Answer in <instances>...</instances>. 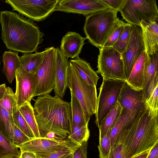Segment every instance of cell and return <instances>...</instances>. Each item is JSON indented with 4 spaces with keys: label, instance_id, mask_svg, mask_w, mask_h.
I'll return each instance as SVG.
<instances>
[{
    "label": "cell",
    "instance_id": "obj_33",
    "mask_svg": "<svg viewBox=\"0 0 158 158\" xmlns=\"http://www.w3.org/2000/svg\"><path fill=\"white\" fill-rule=\"evenodd\" d=\"M81 145L76 143L56 151L47 153H35L36 158H63L73 153Z\"/></svg>",
    "mask_w": 158,
    "mask_h": 158
},
{
    "label": "cell",
    "instance_id": "obj_28",
    "mask_svg": "<svg viewBox=\"0 0 158 158\" xmlns=\"http://www.w3.org/2000/svg\"><path fill=\"white\" fill-rule=\"evenodd\" d=\"M157 73H158V52L151 55L147 54L144 66L143 86Z\"/></svg>",
    "mask_w": 158,
    "mask_h": 158
},
{
    "label": "cell",
    "instance_id": "obj_21",
    "mask_svg": "<svg viewBox=\"0 0 158 158\" xmlns=\"http://www.w3.org/2000/svg\"><path fill=\"white\" fill-rule=\"evenodd\" d=\"M147 54L145 50L139 58L126 82L133 89H142L144 83V70Z\"/></svg>",
    "mask_w": 158,
    "mask_h": 158
},
{
    "label": "cell",
    "instance_id": "obj_18",
    "mask_svg": "<svg viewBox=\"0 0 158 158\" xmlns=\"http://www.w3.org/2000/svg\"><path fill=\"white\" fill-rule=\"evenodd\" d=\"M86 39V37H82L79 33L68 31L62 39L60 50L67 59L79 58Z\"/></svg>",
    "mask_w": 158,
    "mask_h": 158
},
{
    "label": "cell",
    "instance_id": "obj_26",
    "mask_svg": "<svg viewBox=\"0 0 158 158\" xmlns=\"http://www.w3.org/2000/svg\"><path fill=\"white\" fill-rule=\"evenodd\" d=\"M19 110L32 131L35 138L41 137L35 116L34 108L31 102L21 106Z\"/></svg>",
    "mask_w": 158,
    "mask_h": 158
},
{
    "label": "cell",
    "instance_id": "obj_32",
    "mask_svg": "<svg viewBox=\"0 0 158 158\" xmlns=\"http://www.w3.org/2000/svg\"><path fill=\"white\" fill-rule=\"evenodd\" d=\"M132 29V25L127 23L122 34L112 47L121 54L128 45Z\"/></svg>",
    "mask_w": 158,
    "mask_h": 158
},
{
    "label": "cell",
    "instance_id": "obj_24",
    "mask_svg": "<svg viewBox=\"0 0 158 158\" xmlns=\"http://www.w3.org/2000/svg\"><path fill=\"white\" fill-rule=\"evenodd\" d=\"M122 110L119 103L117 101L113 106L103 119L100 128L99 140L106 134L107 131L111 130L119 117Z\"/></svg>",
    "mask_w": 158,
    "mask_h": 158
},
{
    "label": "cell",
    "instance_id": "obj_34",
    "mask_svg": "<svg viewBox=\"0 0 158 158\" xmlns=\"http://www.w3.org/2000/svg\"><path fill=\"white\" fill-rule=\"evenodd\" d=\"M14 124L31 139L35 138L31 128L19 109L12 114Z\"/></svg>",
    "mask_w": 158,
    "mask_h": 158
},
{
    "label": "cell",
    "instance_id": "obj_48",
    "mask_svg": "<svg viewBox=\"0 0 158 158\" xmlns=\"http://www.w3.org/2000/svg\"></svg>",
    "mask_w": 158,
    "mask_h": 158
},
{
    "label": "cell",
    "instance_id": "obj_31",
    "mask_svg": "<svg viewBox=\"0 0 158 158\" xmlns=\"http://www.w3.org/2000/svg\"><path fill=\"white\" fill-rule=\"evenodd\" d=\"M18 148L9 141L0 132V158L10 155L14 158H19L21 152Z\"/></svg>",
    "mask_w": 158,
    "mask_h": 158
},
{
    "label": "cell",
    "instance_id": "obj_47",
    "mask_svg": "<svg viewBox=\"0 0 158 158\" xmlns=\"http://www.w3.org/2000/svg\"><path fill=\"white\" fill-rule=\"evenodd\" d=\"M0 158H14L13 156L11 155H8L6 156H5L2 157Z\"/></svg>",
    "mask_w": 158,
    "mask_h": 158
},
{
    "label": "cell",
    "instance_id": "obj_20",
    "mask_svg": "<svg viewBox=\"0 0 158 158\" xmlns=\"http://www.w3.org/2000/svg\"><path fill=\"white\" fill-rule=\"evenodd\" d=\"M69 62L85 81L96 86L99 77L89 63L80 57L70 60Z\"/></svg>",
    "mask_w": 158,
    "mask_h": 158
},
{
    "label": "cell",
    "instance_id": "obj_16",
    "mask_svg": "<svg viewBox=\"0 0 158 158\" xmlns=\"http://www.w3.org/2000/svg\"><path fill=\"white\" fill-rule=\"evenodd\" d=\"M56 71L54 91L55 95L62 98L68 87L67 74L69 63L58 47L55 48Z\"/></svg>",
    "mask_w": 158,
    "mask_h": 158
},
{
    "label": "cell",
    "instance_id": "obj_39",
    "mask_svg": "<svg viewBox=\"0 0 158 158\" xmlns=\"http://www.w3.org/2000/svg\"><path fill=\"white\" fill-rule=\"evenodd\" d=\"M158 85L155 88L149 98L146 101V106L152 111L158 110Z\"/></svg>",
    "mask_w": 158,
    "mask_h": 158
},
{
    "label": "cell",
    "instance_id": "obj_15",
    "mask_svg": "<svg viewBox=\"0 0 158 158\" xmlns=\"http://www.w3.org/2000/svg\"><path fill=\"white\" fill-rule=\"evenodd\" d=\"M146 106L145 104L142 107L136 109L131 110L122 109L119 117L110 131L111 149L118 144L121 136L131 128L144 110Z\"/></svg>",
    "mask_w": 158,
    "mask_h": 158
},
{
    "label": "cell",
    "instance_id": "obj_45",
    "mask_svg": "<svg viewBox=\"0 0 158 158\" xmlns=\"http://www.w3.org/2000/svg\"><path fill=\"white\" fill-rule=\"evenodd\" d=\"M6 87L5 84L0 85V101L4 96L6 91Z\"/></svg>",
    "mask_w": 158,
    "mask_h": 158
},
{
    "label": "cell",
    "instance_id": "obj_25",
    "mask_svg": "<svg viewBox=\"0 0 158 158\" xmlns=\"http://www.w3.org/2000/svg\"><path fill=\"white\" fill-rule=\"evenodd\" d=\"M12 123L14 124L12 115L0 104V132L12 144L13 135Z\"/></svg>",
    "mask_w": 158,
    "mask_h": 158
},
{
    "label": "cell",
    "instance_id": "obj_12",
    "mask_svg": "<svg viewBox=\"0 0 158 158\" xmlns=\"http://www.w3.org/2000/svg\"><path fill=\"white\" fill-rule=\"evenodd\" d=\"M76 143L69 138L60 139L39 137L31 139L17 146V147L19 148L21 152L28 151L34 153H47Z\"/></svg>",
    "mask_w": 158,
    "mask_h": 158
},
{
    "label": "cell",
    "instance_id": "obj_43",
    "mask_svg": "<svg viewBox=\"0 0 158 158\" xmlns=\"http://www.w3.org/2000/svg\"><path fill=\"white\" fill-rule=\"evenodd\" d=\"M147 158H158V143L150 149Z\"/></svg>",
    "mask_w": 158,
    "mask_h": 158
},
{
    "label": "cell",
    "instance_id": "obj_4",
    "mask_svg": "<svg viewBox=\"0 0 158 158\" xmlns=\"http://www.w3.org/2000/svg\"><path fill=\"white\" fill-rule=\"evenodd\" d=\"M117 13L108 8L86 16L83 29L91 44L103 47L121 21Z\"/></svg>",
    "mask_w": 158,
    "mask_h": 158
},
{
    "label": "cell",
    "instance_id": "obj_11",
    "mask_svg": "<svg viewBox=\"0 0 158 158\" xmlns=\"http://www.w3.org/2000/svg\"><path fill=\"white\" fill-rule=\"evenodd\" d=\"M132 26L128 44L122 54L127 80L137 60L145 50L141 27L135 25Z\"/></svg>",
    "mask_w": 158,
    "mask_h": 158
},
{
    "label": "cell",
    "instance_id": "obj_44",
    "mask_svg": "<svg viewBox=\"0 0 158 158\" xmlns=\"http://www.w3.org/2000/svg\"><path fill=\"white\" fill-rule=\"evenodd\" d=\"M19 158H36L35 154L34 152L24 151L21 152Z\"/></svg>",
    "mask_w": 158,
    "mask_h": 158
},
{
    "label": "cell",
    "instance_id": "obj_6",
    "mask_svg": "<svg viewBox=\"0 0 158 158\" xmlns=\"http://www.w3.org/2000/svg\"><path fill=\"white\" fill-rule=\"evenodd\" d=\"M119 12L130 24L140 26L142 21H157L158 10L155 0H125Z\"/></svg>",
    "mask_w": 158,
    "mask_h": 158
},
{
    "label": "cell",
    "instance_id": "obj_8",
    "mask_svg": "<svg viewBox=\"0 0 158 158\" xmlns=\"http://www.w3.org/2000/svg\"><path fill=\"white\" fill-rule=\"evenodd\" d=\"M59 0H6L13 11L33 21H43L55 11Z\"/></svg>",
    "mask_w": 158,
    "mask_h": 158
},
{
    "label": "cell",
    "instance_id": "obj_9",
    "mask_svg": "<svg viewBox=\"0 0 158 158\" xmlns=\"http://www.w3.org/2000/svg\"><path fill=\"white\" fill-rule=\"evenodd\" d=\"M44 51V58L36 73V84L33 98L49 94L55 87V48H48Z\"/></svg>",
    "mask_w": 158,
    "mask_h": 158
},
{
    "label": "cell",
    "instance_id": "obj_27",
    "mask_svg": "<svg viewBox=\"0 0 158 158\" xmlns=\"http://www.w3.org/2000/svg\"><path fill=\"white\" fill-rule=\"evenodd\" d=\"M70 93L72 125H88L89 121L86 118L81 104L74 95L72 93Z\"/></svg>",
    "mask_w": 158,
    "mask_h": 158
},
{
    "label": "cell",
    "instance_id": "obj_10",
    "mask_svg": "<svg viewBox=\"0 0 158 158\" xmlns=\"http://www.w3.org/2000/svg\"><path fill=\"white\" fill-rule=\"evenodd\" d=\"M126 81L103 79L98 97L95 122L99 129L102 121L117 101L121 90Z\"/></svg>",
    "mask_w": 158,
    "mask_h": 158
},
{
    "label": "cell",
    "instance_id": "obj_7",
    "mask_svg": "<svg viewBox=\"0 0 158 158\" xmlns=\"http://www.w3.org/2000/svg\"><path fill=\"white\" fill-rule=\"evenodd\" d=\"M97 67L103 79L127 80L122 54L112 47L99 48Z\"/></svg>",
    "mask_w": 158,
    "mask_h": 158
},
{
    "label": "cell",
    "instance_id": "obj_5",
    "mask_svg": "<svg viewBox=\"0 0 158 158\" xmlns=\"http://www.w3.org/2000/svg\"><path fill=\"white\" fill-rule=\"evenodd\" d=\"M67 85L70 92L80 102L87 120L89 121L90 117L96 111V86L85 81L70 63L67 74Z\"/></svg>",
    "mask_w": 158,
    "mask_h": 158
},
{
    "label": "cell",
    "instance_id": "obj_38",
    "mask_svg": "<svg viewBox=\"0 0 158 158\" xmlns=\"http://www.w3.org/2000/svg\"><path fill=\"white\" fill-rule=\"evenodd\" d=\"M158 74H155L143 87L142 91L146 99L148 98L158 85Z\"/></svg>",
    "mask_w": 158,
    "mask_h": 158
},
{
    "label": "cell",
    "instance_id": "obj_2",
    "mask_svg": "<svg viewBox=\"0 0 158 158\" xmlns=\"http://www.w3.org/2000/svg\"><path fill=\"white\" fill-rule=\"evenodd\" d=\"M33 108L41 137L50 133L58 139L68 137L72 125L70 102L47 94L37 97Z\"/></svg>",
    "mask_w": 158,
    "mask_h": 158
},
{
    "label": "cell",
    "instance_id": "obj_41",
    "mask_svg": "<svg viewBox=\"0 0 158 158\" xmlns=\"http://www.w3.org/2000/svg\"><path fill=\"white\" fill-rule=\"evenodd\" d=\"M110 9L119 11L125 0H101Z\"/></svg>",
    "mask_w": 158,
    "mask_h": 158
},
{
    "label": "cell",
    "instance_id": "obj_14",
    "mask_svg": "<svg viewBox=\"0 0 158 158\" xmlns=\"http://www.w3.org/2000/svg\"><path fill=\"white\" fill-rule=\"evenodd\" d=\"M16 89L15 95L18 107L31 102L33 98L36 81V74L21 71L15 72Z\"/></svg>",
    "mask_w": 158,
    "mask_h": 158
},
{
    "label": "cell",
    "instance_id": "obj_35",
    "mask_svg": "<svg viewBox=\"0 0 158 158\" xmlns=\"http://www.w3.org/2000/svg\"><path fill=\"white\" fill-rule=\"evenodd\" d=\"M111 130H109L102 138L99 140L98 148L99 158H108L111 149L110 138Z\"/></svg>",
    "mask_w": 158,
    "mask_h": 158
},
{
    "label": "cell",
    "instance_id": "obj_23",
    "mask_svg": "<svg viewBox=\"0 0 158 158\" xmlns=\"http://www.w3.org/2000/svg\"><path fill=\"white\" fill-rule=\"evenodd\" d=\"M3 72L8 81L11 83L15 78V72L20 64V57L18 52L5 51L2 55Z\"/></svg>",
    "mask_w": 158,
    "mask_h": 158
},
{
    "label": "cell",
    "instance_id": "obj_22",
    "mask_svg": "<svg viewBox=\"0 0 158 158\" xmlns=\"http://www.w3.org/2000/svg\"><path fill=\"white\" fill-rule=\"evenodd\" d=\"M45 51L24 54L20 57V64L17 69L36 74L43 60Z\"/></svg>",
    "mask_w": 158,
    "mask_h": 158
},
{
    "label": "cell",
    "instance_id": "obj_3",
    "mask_svg": "<svg viewBox=\"0 0 158 158\" xmlns=\"http://www.w3.org/2000/svg\"><path fill=\"white\" fill-rule=\"evenodd\" d=\"M158 143V110L147 106L143 114L120 139L125 158H131L150 149Z\"/></svg>",
    "mask_w": 158,
    "mask_h": 158
},
{
    "label": "cell",
    "instance_id": "obj_30",
    "mask_svg": "<svg viewBox=\"0 0 158 158\" xmlns=\"http://www.w3.org/2000/svg\"><path fill=\"white\" fill-rule=\"evenodd\" d=\"M0 104L12 115L18 109L15 94L11 88L6 87L4 96L0 101Z\"/></svg>",
    "mask_w": 158,
    "mask_h": 158
},
{
    "label": "cell",
    "instance_id": "obj_36",
    "mask_svg": "<svg viewBox=\"0 0 158 158\" xmlns=\"http://www.w3.org/2000/svg\"><path fill=\"white\" fill-rule=\"evenodd\" d=\"M126 24L121 21L103 47H112L122 34Z\"/></svg>",
    "mask_w": 158,
    "mask_h": 158
},
{
    "label": "cell",
    "instance_id": "obj_37",
    "mask_svg": "<svg viewBox=\"0 0 158 158\" xmlns=\"http://www.w3.org/2000/svg\"><path fill=\"white\" fill-rule=\"evenodd\" d=\"M12 126L13 131L12 144L14 145L17 147L31 139L14 124L12 123Z\"/></svg>",
    "mask_w": 158,
    "mask_h": 158
},
{
    "label": "cell",
    "instance_id": "obj_40",
    "mask_svg": "<svg viewBox=\"0 0 158 158\" xmlns=\"http://www.w3.org/2000/svg\"><path fill=\"white\" fill-rule=\"evenodd\" d=\"M88 142L79 146L73 153V158H87Z\"/></svg>",
    "mask_w": 158,
    "mask_h": 158
},
{
    "label": "cell",
    "instance_id": "obj_13",
    "mask_svg": "<svg viewBox=\"0 0 158 158\" xmlns=\"http://www.w3.org/2000/svg\"><path fill=\"white\" fill-rule=\"evenodd\" d=\"M108 8L101 0H59L55 11L87 16Z\"/></svg>",
    "mask_w": 158,
    "mask_h": 158
},
{
    "label": "cell",
    "instance_id": "obj_1",
    "mask_svg": "<svg viewBox=\"0 0 158 158\" xmlns=\"http://www.w3.org/2000/svg\"><path fill=\"white\" fill-rule=\"evenodd\" d=\"M1 38L11 51L25 54L35 52L43 42L44 34L33 21L12 11L0 13Z\"/></svg>",
    "mask_w": 158,
    "mask_h": 158
},
{
    "label": "cell",
    "instance_id": "obj_29",
    "mask_svg": "<svg viewBox=\"0 0 158 158\" xmlns=\"http://www.w3.org/2000/svg\"><path fill=\"white\" fill-rule=\"evenodd\" d=\"M89 135L88 125H72L70 133L68 138L81 145L88 142Z\"/></svg>",
    "mask_w": 158,
    "mask_h": 158
},
{
    "label": "cell",
    "instance_id": "obj_19",
    "mask_svg": "<svg viewBox=\"0 0 158 158\" xmlns=\"http://www.w3.org/2000/svg\"><path fill=\"white\" fill-rule=\"evenodd\" d=\"M145 51L148 55L158 52V25L157 21L140 23Z\"/></svg>",
    "mask_w": 158,
    "mask_h": 158
},
{
    "label": "cell",
    "instance_id": "obj_17",
    "mask_svg": "<svg viewBox=\"0 0 158 158\" xmlns=\"http://www.w3.org/2000/svg\"><path fill=\"white\" fill-rule=\"evenodd\" d=\"M146 100L142 89L135 90L125 82L121 90L117 101L122 109L131 110L144 106Z\"/></svg>",
    "mask_w": 158,
    "mask_h": 158
},
{
    "label": "cell",
    "instance_id": "obj_42",
    "mask_svg": "<svg viewBox=\"0 0 158 158\" xmlns=\"http://www.w3.org/2000/svg\"><path fill=\"white\" fill-rule=\"evenodd\" d=\"M108 158H125L123 153L122 145L119 144L111 149Z\"/></svg>",
    "mask_w": 158,
    "mask_h": 158
},
{
    "label": "cell",
    "instance_id": "obj_46",
    "mask_svg": "<svg viewBox=\"0 0 158 158\" xmlns=\"http://www.w3.org/2000/svg\"><path fill=\"white\" fill-rule=\"evenodd\" d=\"M150 151H148L131 158H147L148 155Z\"/></svg>",
    "mask_w": 158,
    "mask_h": 158
}]
</instances>
